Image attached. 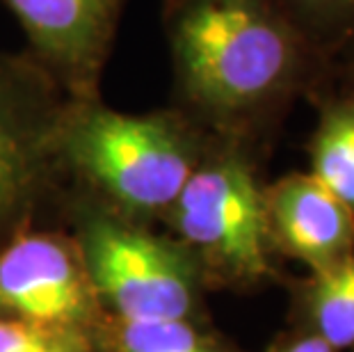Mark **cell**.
I'll list each match as a JSON object with an SVG mask.
<instances>
[{
    "mask_svg": "<svg viewBox=\"0 0 354 352\" xmlns=\"http://www.w3.org/2000/svg\"><path fill=\"white\" fill-rule=\"evenodd\" d=\"M0 318L103 332L108 316L71 236L26 229L0 247Z\"/></svg>",
    "mask_w": 354,
    "mask_h": 352,
    "instance_id": "obj_6",
    "label": "cell"
},
{
    "mask_svg": "<svg viewBox=\"0 0 354 352\" xmlns=\"http://www.w3.org/2000/svg\"><path fill=\"white\" fill-rule=\"evenodd\" d=\"M279 352H336L334 348H329L325 341L318 339L315 334L302 336V339L288 343L286 348H281Z\"/></svg>",
    "mask_w": 354,
    "mask_h": 352,
    "instance_id": "obj_14",
    "label": "cell"
},
{
    "mask_svg": "<svg viewBox=\"0 0 354 352\" xmlns=\"http://www.w3.org/2000/svg\"><path fill=\"white\" fill-rule=\"evenodd\" d=\"M295 28L327 59L354 35V0H277Z\"/></svg>",
    "mask_w": 354,
    "mask_h": 352,
    "instance_id": "obj_12",
    "label": "cell"
},
{
    "mask_svg": "<svg viewBox=\"0 0 354 352\" xmlns=\"http://www.w3.org/2000/svg\"><path fill=\"white\" fill-rule=\"evenodd\" d=\"M238 140L215 138L165 215L199 268L254 284L270 275L266 188Z\"/></svg>",
    "mask_w": 354,
    "mask_h": 352,
    "instance_id": "obj_4",
    "label": "cell"
},
{
    "mask_svg": "<svg viewBox=\"0 0 354 352\" xmlns=\"http://www.w3.org/2000/svg\"><path fill=\"white\" fill-rule=\"evenodd\" d=\"M66 101L28 53L0 50V247L30 229L64 174L57 133Z\"/></svg>",
    "mask_w": 354,
    "mask_h": 352,
    "instance_id": "obj_5",
    "label": "cell"
},
{
    "mask_svg": "<svg viewBox=\"0 0 354 352\" xmlns=\"http://www.w3.org/2000/svg\"><path fill=\"white\" fill-rule=\"evenodd\" d=\"M69 206L71 238L105 316L194 320L201 268L183 243L153 234L82 190Z\"/></svg>",
    "mask_w": 354,
    "mask_h": 352,
    "instance_id": "obj_3",
    "label": "cell"
},
{
    "mask_svg": "<svg viewBox=\"0 0 354 352\" xmlns=\"http://www.w3.org/2000/svg\"><path fill=\"white\" fill-rule=\"evenodd\" d=\"M180 108L206 133L247 142L331 69L277 0H165Z\"/></svg>",
    "mask_w": 354,
    "mask_h": 352,
    "instance_id": "obj_1",
    "label": "cell"
},
{
    "mask_svg": "<svg viewBox=\"0 0 354 352\" xmlns=\"http://www.w3.org/2000/svg\"><path fill=\"white\" fill-rule=\"evenodd\" d=\"M213 136L183 110L128 115L101 99H69L57 133L64 174L112 211L145 224L165 217Z\"/></svg>",
    "mask_w": 354,
    "mask_h": 352,
    "instance_id": "obj_2",
    "label": "cell"
},
{
    "mask_svg": "<svg viewBox=\"0 0 354 352\" xmlns=\"http://www.w3.org/2000/svg\"><path fill=\"white\" fill-rule=\"evenodd\" d=\"M101 334L0 318V352H105Z\"/></svg>",
    "mask_w": 354,
    "mask_h": 352,
    "instance_id": "obj_13",
    "label": "cell"
},
{
    "mask_svg": "<svg viewBox=\"0 0 354 352\" xmlns=\"http://www.w3.org/2000/svg\"><path fill=\"white\" fill-rule=\"evenodd\" d=\"M270 238L315 272L354 254V213L313 174H286L266 188Z\"/></svg>",
    "mask_w": 354,
    "mask_h": 352,
    "instance_id": "obj_8",
    "label": "cell"
},
{
    "mask_svg": "<svg viewBox=\"0 0 354 352\" xmlns=\"http://www.w3.org/2000/svg\"><path fill=\"white\" fill-rule=\"evenodd\" d=\"M313 332L329 348H354V254L329 270L315 272L306 293Z\"/></svg>",
    "mask_w": 354,
    "mask_h": 352,
    "instance_id": "obj_11",
    "label": "cell"
},
{
    "mask_svg": "<svg viewBox=\"0 0 354 352\" xmlns=\"http://www.w3.org/2000/svg\"><path fill=\"white\" fill-rule=\"evenodd\" d=\"M336 57L343 59V71H345V78H348V89L354 92V35L348 39V44L341 48V53Z\"/></svg>",
    "mask_w": 354,
    "mask_h": 352,
    "instance_id": "obj_15",
    "label": "cell"
},
{
    "mask_svg": "<svg viewBox=\"0 0 354 352\" xmlns=\"http://www.w3.org/2000/svg\"><path fill=\"white\" fill-rule=\"evenodd\" d=\"M101 339L105 352H231L187 318H108Z\"/></svg>",
    "mask_w": 354,
    "mask_h": 352,
    "instance_id": "obj_10",
    "label": "cell"
},
{
    "mask_svg": "<svg viewBox=\"0 0 354 352\" xmlns=\"http://www.w3.org/2000/svg\"><path fill=\"white\" fill-rule=\"evenodd\" d=\"M308 156V174L354 213V92L345 89L322 103Z\"/></svg>",
    "mask_w": 354,
    "mask_h": 352,
    "instance_id": "obj_9",
    "label": "cell"
},
{
    "mask_svg": "<svg viewBox=\"0 0 354 352\" xmlns=\"http://www.w3.org/2000/svg\"><path fill=\"white\" fill-rule=\"evenodd\" d=\"M24 30L26 53L73 101L101 99L128 0H5Z\"/></svg>",
    "mask_w": 354,
    "mask_h": 352,
    "instance_id": "obj_7",
    "label": "cell"
}]
</instances>
